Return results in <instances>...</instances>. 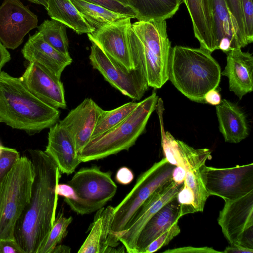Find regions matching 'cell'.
<instances>
[{"mask_svg": "<svg viewBox=\"0 0 253 253\" xmlns=\"http://www.w3.org/2000/svg\"><path fill=\"white\" fill-rule=\"evenodd\" d=\"M73 221L72 216L65 217L63 212L55 218L46 239L37 253H52L55 247L61 242L67 234V228Z\"/></svg>", "mask_w": 253, "mask_h": 253, "instance_id": "31", "label": "cell"}, {"mask_svg": "<svg viewBox=\"0 0 253 253\" xmlns=\"http://www.w3.org/2000/svg\"><path fill=\"white\" fill-rule=\"evenodd\" d=\"M28 1H29L31 2L42 5L43 6H44L45 8L47 7V0H27Z\"/></svg>", "mask_w": 253, "mask_h": 253, "instance_id": "48", "label": "cell"}, {"mask_svg": "<svg viewBox=\"0 0 253 253\" xmlns=\"http://www.w3.org/2000/svg\"><path fill=\"white\" fill-rule=\"evenodd\" d=\"M10 59L11 56L9 51L0 42V73L3 67Z\"/></svg>", "mask_w": 253, "mask_h": 253, "instance_id": "44", "label": "cell"}, {"mask_svg": "<svg viewBox=\"0 0 253 253\" xmlns=\"http://www.w3.org/2000/svg\"><path fill=\"white\" fill-rule=\"evenodd\" d=\"M180 205L176 197L166 204L148 221L140 233L136 244V253H144L145 249L160 235L178 222Z\"/></svg>", "mask_w": 253, "mask_h": 253, "instance_id": "23", "label": "cell"}, {"mask_svg": "<svg viewBox=\"0 0 253 253\" xmlns=\"http://www.w3.org/2000/svg\"><path fill=\"white\" fill-rule=\"evenodd\" d=\"M20 157L16 149L0 145V183Z\"/></svg>", "mask_w": 253, "mask_h": 253, "instance_id": "33", "label": "cell"}, {"mask_svg": "<svg viewBox=\"0 0 253 253\" xmlns=\"http://www.w3.org/2000/svg\"><path fill=\"white\" fill-rule=\"evenodd\" d=\"M114 211L115 209L111 206L97 211L89 227V233L78 253H119L114 248L109 247L108 243Z\"/></svg>", "mask_w": 253, "mask_h": 253, "instance_id": "24", "label": "cell"}, {"mask_svg": "<svg viewBox=\"0 0 253 253\" xmlns=\"http://www.w3.org/2000/svg\"><path fill=\"white\" fill-rule=\"evenodd\" d=\"M224 253H253V250L235 245H230L223 251Z\"/></svg>", "mask_w": 253, "mask_h": 253, "instance_id": "45", "label": "cell"}, {"mask_svg": "<svg viewBox=\"0 0 253 253\" xmlns=\"http://www.w3.org/2000/svg\"><path fill=\"white\" fill-rule=\"evenodd\" d=\"M48 15L74 30L77 34H90L95 29L84 19L70 0H47Z\"/></svg>", "mask_w": 253, "mask_h": 253, "instance_id": "25", "label": "cell"}, {"mask_svg": "<svg viewBox=\"0 0 253 253\" xmlns=\"http://www.w3.org/2000/svg\"><path fill=\"white\" fill-rule=\"evenodd\" d=\"M91 43L89 59L92 67L123 94L140 100L149 87L141 64L128 71L110 58L95 43Z\"/></svg>", "mask_w": 253, "mask_h": 253, "instance_id": "9", "label": "cell"}, {"mask_svg": "<svg viewBox=\"0 0 253 253\" xmlns=\"http://www.w3.org/2000/svg\"><path fill=\"white\" fill-rule=\"evenodd\" d=\"M34 175L30 159L20 156L0 183V240L14 239L15 224L30 201Z\"/></svg>", "mask_w": 253, "mask_h": 253, "instance_id": "6", "label": "cell"}, {"mask_svg": "<svg viewBox=\"0 0 253 253\" xmlns=\"http://www.w3.org/2000/svg\"><path fill=\"white\" fill-rule=\"evenodd\" d=\"M34 168L30 202L15 226L14 237L24 253H37L46 239L55 219L60 171L44 151L29 149Z\"/></svg>", "mask_w": 253, "mask_h": 253, "instance_id": "1", "label": "cell"}, {"mask_svg": "<svg viewBox=\"0 0 253 253\" xmlns=\"http://www.w3.org/2000/svg\"><path fill=\"white\" fill-rule=\"evenodd\" d=\"M0 123H2V120L0 118Z\"/></svg>", "mask_w": 253, "mask_h": 253, "instance_id": "50", "label": "cell"}, {"mask_svg": "<svg viewBox=\"0 0 253 253\" xmlns=\"http://www.w3.org/2000/svg\"><path fill=\"white\" fill-rule=\"evenodd\" d=\"M0 253H24L14 239L0 240Z\"/></svg>", "mask_w": 253, "mask_h": 253, "instance_id": "39", "label": "cell"}, {"mask_svg": "<svg viewBox=\"0 0 253 253\" xmlns=\"http://www.w3.org/2000/svg\"><path fill=\"white\" fill-rule=\"evenodd\" d=\"M24 58L38 63L61 79L62 73L72 62L70 54L60 52L46 42L38 31L30 36L21 50Z\"/></svg>", "mask_w": 253, "mask_h": 253, "instance_id": "18", "label": "cell"}, {"mask_svg": "<svg viewBox=\"0 0 253 253\" xmlns=\"http://www.w3.org/2000/svg\"><path fill=\"white\" fill-rule=\"evenodd\" d=\"M203 181L209 196H217L224 201L239 198L253 191V164L229 168L205 165Z\"/></svg>", "mask_w": 253, "mask_h": 253, "instance_id": "11", "label": "cell"}, {"mask_svg": "<svg viewBox=\"0 0 253 253\" xmlns=\"http://www.w3.org/2000/svg\"><path fill=\"white\" fill-rule=\"evenodd\" d=\"M204 3L205 5L206 12L207 14V17L212 26L213 28L214 35V26H213V17H212V1L211 0H203Z\"/></svg>", "mask_w": 253, "mask_h": 253, "instance_id": "46", "label": "cell"}, {"mask_svg": "<svg viewBox=\"0 0 253 253\" xmlns=\"http://www.w3.org/2000/svg\"><path fill=\"white\" fill-rule=\"evenodd\" d=\"M205 103L212 105H217L221 102V97L219 92L215 89L209 91L204 96Z\"/></svg>", "mask_w": 253, "mask_h": 253, "instance_id": "42", "label": "cell"}, {"mask_svg": "<svg viewBox=\"0 0 253 253\" xmlns=\"http://www.w3.org/2000/svg\"><path fill=\"white\" fill-rule=\"evenodd\" d=\"M116 0L121 2L122 3H123V4H124V5H125L126 6H128L130 7L129 3V1H128V0Z\"/></svg>", "mask_w": 253, "mask_h": 253, "instance_id": "49", "label": "cell"}, {"mask_svg": "<svg viewBox=\"0 0 253 253\" xmlns=\"http://www.w3.org/2000/svg\"><path fill=\"white\" fill-rule=\"evenodd\" d=\"M131 52L143 69L149 86L160 88L169 80L171 43L163 21H138L127 31Z\"/></svg>", "mask_w": 253, "mask_h": 253, "instance_id": "4", "label": "cell"}, {"mask_svg": "<svg viewBox=\"0 0 253 253\" xmlns=\"http://www.w3.org/2000/svg\"><path fill=\"white\" fill-rule=\"evenodd\" d=\"M186 5L192 22L195 38L200 47L211 53L216 50L213 28L206 12L203 0H182Z\"/></svg>", "mask_w": 253, "mask_h": 253, "instance_id": "26", "label": "cell"}, {"mask_svg": "<svg viewBox=\"0 0 253 253\" xmlns=\"http://www.w3.org/2000/svg\"><path fill=\"white\" fill-rule=\"evenodd\" d=\"M221 73L218 63L206 49L178 45L171 47L169 80L191 101L206 103L205 95L218 86Z\"/></svg>", "mask_w": 253, "mask_h": 253, "instance_id": "3", "label": "cell"}, {"mask_svg": "<svg viewBox=\"0 0 253 253\" xmlns=\"http://www.w3.org/2000/svg\"><path fill=\"white\" fill-rule=\"evenodd\" d=\"M115 178L119 183L127 185L132 182L134 178V174L130 169L123 167L118 170Z\"/></svg>", "mask_w": 253, "mask_h": 253, "instance_id": "40", "label": "cell"}, {"mask_svg": "<svg viewBox=\"0 0 253 253\" xmlns=\"http://www.w3.org/2000/svg\"><path fill=\"white\" fill-rule=\"evenodd\" d=\"M38 23L37 16L20 0H4L0 5V42L7 49H15Z\"/></svg>", "mask_w": 253, "mask_h": 253, "instance_id": "14", "label": "cell"}, {"mask_svg": "<svg viewBox=\"0 0 253 253\" xmlns=\"http://www.w3.org/2000/svg\"><path fill=\"white\" fill-rule=\"evenodd\" d=\"M164 253H222L223 252L216 251L211 247H194L191 246L182 247L178 248L169 249L164 251Z\"/></svg>", "mask_w": 253, "mask_h": 253, "instance_id": "38", "label": "cell"}, {"mask_svg": "<svg viewBox=\"0 0 253 253\" xmlns=\"http://www.w3.org/2000/svg\"><path fill=\"white\" fill-rule=\"evenodd\" d=\"M110 171L92 166L79 170L67 182L74 190L76 199L64 202L77 214H90L104 207L116 193L117 186Z\"/></svg>", "mask_w": 253, "mask_h": 253, "instance_id": "8", "label": "cell"}, {"mask_svg": "<svg viewBox=\"0 0 253 253\" xmlns=\"http://www.w3.org/2000/svg\"><path fill=\"white\" fill-rule=\"evenodd\" d=\"M216 112L219 131L225 142L238 143L248 136L246 117L238 105L223 99L216 106Z\"/></svg>", "mask_w": 253, "mask_h": 253, "instance_id": "22", "label": "cell"}, {"mask_svg": "<svg viewBox=\"0 0 253 253\" xmlns=\"http://www.w3.org/2000/svg\"><path fill=\"white\" fill-rule=\"evenodd\" d=\"M38 29L47 43L60 52L69 54V40L64 24L53 19L45 20L38 26Z\"/></svg>", "mask_w": 253, "mask_h": 253, "instance_id": "29", "label": "cell"}, {"mask_svg": "<svg viewBox=\"0 0 253 253\" xmlns=\"http://www.w3.org/2000/svg\"><path fill=\"white\" fill-rule=\"evenodd\" d=\"M186 175L185 169L179 166H175L172 171L171 178L172 180L177 183H183Z\"/></svg>", "mask_w": 253, "mask_h": 253, "instance_id": "43", "label": "cell"}, {"mask_svg": "<svg viewBox=\"0 0 253 253\" xmlns=\"http://www.w3.org/2000/svg\"><path fill=\"white\" fill-rule=\"evenodd\" d=\"M71 251L70 248L65 245H57L52 253H69Z\"/></svg>", "mask_w": 253, "mask_h": 253, "instance_id": "47", "label": "cell"}, {"mask_svg": "<svg viewBox=\"0 0 253 253\" xmlns=\"http://www.w3.org/2000/svg\"><path fill=\"white\" fill-rule=\"evenodd\" d=\"M20 78L28 90L38 99L55 109H66L61 79L43 66L30 62Z\"/></svg>", "mask_w": 253, "mask_h": 253, "instance_id": "15", "label": "cell"}, {"mask_svg": "<svg viewBox=\"0 0 253 253\" xmlns=\"http://www.w3.org/2000/svg\"><path fill=\"white\" fill-rule=\"evenodd\" d=\"M138 21H163L178 11L182 0H128Z\"/></svg>", "mask_w": 253, "mask_h": 253, "instance_id": "27", "label": "cell"}, {"mask_svg": "<svg viewBox=\"0 0 253 253\" xmlns=\"http://www.w3.org/2000/svg\"><path fill=\"white\" fill-rule=\"evenodd\" d=\"M244 16V30L248 44L253 41V0H241Z\"/></svg>", "mask_w": 253, "mask_h": 253, "instance_id": "36", "label": "cell"}, {"mask_svg": "<svg viewBox=\"0 0 253 253\" xmlns=\"http://www.w3.org/2000/svg\"><path fill=\"white\" fill-rule=\"evenodd\" d=\"M138 103L139 102H129L111 110H102L97 119L92 138L103 133L121 123L132 112Z\"/></svg>", "mask_w": 253, "mask_h": 253, "instance_id": "30", "label": "cell"}, {"mask_svg": "<svg viewBox=\"0 0 253 253\" xmlns=\"http://www.w3.org/2000/svg\"><path fill=\"white\" fill-rule=\"evenodd\" d=\"M56 192L58 196H61L64 198L75 200L76 195L73 188L69 184H59L56 188Z\"/></svg>", "mask_w": 253, "mask_h": 253, "instance_id": "41", "label": "cell"}, {"mask_svg": "<svg viewBox=\"0 0 253 253\" xmlns=\"http://www.w3.org/2000/svg\"><path fill=\"white\" fill-rule=\"evenodd\" d=\"M70 0L87 22L95 30L106 24L130 17L84 0Z\"/></svg>", "mask_w": 253, "mask_h": 253, "instance_id": "28", "label": "cell"}, {"mask_svg": "<svg viewBox=\"0 0 253 253\" xmlns=\"http://www.w3.org/2000/svg\"><path fill=\"white\" fill-rule=\"evenodd\" d=\"M159 97L154 92L139 102L123 121L110 130L92 138L79 154L82 162L97 160L128 150L144 132L148 120L156 109Z\"/></svg>", "mask_w": 253, "mask_h": 253, "instance_id": "5", "label": "cell"}, {"mask_svg": "<svg viewBox=\"0 0 253 253\" xmlns=\"http://www.w3.org/2000/svg\"><path fill=\"white\" fill-rule=\"evenodd\" d=\"M216 49L226 54L247 44L241 38L225 0H211Z\"/></svg>", "mask_w": 253, "mask_h": 253, "instance_id": "21", "label": "cell"}, {"mask_svg": "<svg viewBox=\"0 0 253 253\" xmlns=\"http://www.w3.org/2000/svg\"><path fill=\"white\" fill-rule=\"evenodd\" d=\"M178 222L173 224L152 242L145 249L144 253H152L157 251L161 248L167 246L173 238L178 235L180 232Z\"/></svg>", "mask_w": 253, "mask_h": 253, "instance_id": "34", "label": "cell"}, {"mask_svg": "<svg viewBox=\"0 0 253 253\" xmlns=\"http://www.w3.org/2000/svg\"><path fill=\"white\" fill-rule=\"evenodd\" d=\"M104 6L116 12L123 14L131 18H136L137 14L130 7L126 6L116 0H84Z\"/></svg>", "mask_w": 253, "mask_h": 253, "instance_id": "37", "label": "cell"}, {"mask_svg": "<svg viewBox=\"0 0 253 253\" xmlns=\"http://www.w3.org/2000/svg\"><path fill=\"white\" fill-rule=\"evenodd\" d=\"M158 113L160 117L161 145L163 148L165 158L168 162L175 166H179L184 169L179 152L177 139H175L169 131L165 132L163 125L162 112L159 109Z\"/></svg>", "mask_w": 253, "mask_h": 253, "instance_id": "32", "label": "cell"}, {"mask_svg": "<svg viewBox=\"0 0 253 253\" xmlns=\"http://www.w3.org/2000/svg\"><path fill=\"white\" fill-rule=\"evenodd\" d=\"M60 112L42 102L26 88L20 77L0 73V118L2 123L33 135L59 121Z\"/></svg>", "mask_w": 253, "mask_h": 253, "instance_id": "2", "label": "cell"}, {"mask_svg": "<svg viewBox=\"0 0 253 253\" xmlns=\"http://www.w3.org/2000/svg\"><path fill=\"white\" fill-rule=\"evenodd\" d=\"M225 1L236 24L239 34L247 45L248 43L247 42L245 34L241 0H225Z\"/></svg>", "mask_w": 253, "mask_h": 253, "instance_id": "35", "label": "cell"}, {"mask_svg": "<svg viewBox=\"0 0 253 253\" xmlns=\"http://www.w3.org/2000/svg\"><path fill=\"white\" fill-rule=\"evenodd\" d=\"M222 76L228 79L229 88L240 99L253 90V56L241 49L229 51Z\"/></svg>", "mask_w": 253, "mask_h": 253, "instance_id": "20", "label": "cell"}, {"mask_svg": "<svg viewBox=\"0 0 253 253\" xmlns=\"http://www.w3.org/2000/svg\"><path fill=\"white\" fill-rule=\"evenodd\" d=\"M102 110L92 99L86 98L58 121L72 137L78 155L91 139Z\"/></svg>", "mask_w": 253, "mask_h": 253, "instance_id": "17", "label": "cell"}, {"mask_svg": "<svg viewBox=\"0 0 253 253\" xmlns=\"http://www.w3.org/2000/svg\"><path fill=\"white\" fill-rule=\"evenodd\" d=\"M175 166L165 158L141 173L131 190L115 209L108 243L114 248L119 244L117 236L125 230L142 204L161 185L172 179Z\"/></svg>", "mask_w": 253, "mask_h": 253, "instance_id": "7", "label": "cell"}, {"mask_svg": "<svg viewBox=\"0 0 253 253\" xmlns=\"http://www.w3.org/2000/svg\"><path fill=\"white\" fill-rule=\"evenodd\" d=\"M131 19L127 17L106 24L87 34L90 42L95 43L107 56L128 71L138 66L134 61L128 39Z\"/></svg>", "mask_w": 253, "mask_h": 253, "instance_id": "13", "label": "cell"}, {"mask_svg": "<svg viewBox=\"0 0 253 253\" xmlns=\"http://www.w3.org/2000/svg\"><path fill=\"white\" fill-rule=\"evenodd\" d=\"M58 122L49 128L44 152L55 162L61 172L69 175L82 162L72 137Z\"/></svg>", "mask_w": 253, "mask_h": 253, "instance_id": "19", "label": "cell"}, {"mask_svg": "<svg viewBox=\"0 0 253 253\" xmlns=\"http://www.w3.org/2000/svg\"><path fill=\"white\" fill-rule=\"evenodd\" d=\"M179 152L186 171L183 186L193 193L196 212L203 211L209 197L205 187L202 170L211 154L209 149H195L177 139Z\"/></svg>", "mask_w": 253, "mask_h": 253, "instance_id": "16", "label": "cell"}, {"mask_svg": "<svg viewBox=\"0 0 253 253\" xmlns=\"http://www.w3.org/2000/svg\"><path fill=\"white\" fill-rule=\"evenodd\" d=\"M183 186L172 179L157 188L142 204L130 223L116 238L126 252L136 253V244L138 236L150 218L166 204L175 198Z\"/></svg>", "mask_w": 253, "mask_h": 253, "instance_id": "12", "label": "cell"}, {"mask_svg": "<svg viewBox=\"0 0 253 253\" xmlns=\"http://www.w3.org/2000/svg\"><path fill=\"white\" fill-rule=\"evenodd\" d=\"M217 221L230 245L253 250V191L225 201Z\"/></svg>", "mask_w": 253, "mask_h": 253, "instance_id": "10", "label": "cell"}]
</instances>
